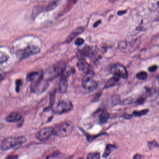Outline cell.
Returning <instances> with one entry per match:
<instances>
[{
  "label": "cell",
  "instance_id": "obj_14",
  "mask_svg": "<svg viewBox=\"0 0 159 159\" xmlns=\"http://www.w3.org/2000/svg\"><path fill=\"white\" fill-rule=\"evenodd\" d=\"M84 31V29L83 28L81 27L77 28L74 29V31L69 35V36L66 38V43H69L71 42L75 37L78 36V35L82 33Z\"/></svg>",
  "mask_w": 159,
  "mask_h": 159
},
{
  "label": "cell",
  "instance_id": "obj_4",
  "mask_svg": "<svg viewBox=\"0 0 159 159\" xmlns=\"http://www.w3.org/2000/svg\"><path fill=\"white\" fill-rule=\"evenodd\" d=\"M73 109L72 103L69 101H59L53 109V112L57 114H63L71 111Z\"/></svg>",
  "mask_w": 159,
  "mask_h": 159
},
{
  "label": "cell",
  "instance_id": "obj_26",
  "mask_svg": "<svg viewBox=\"0 0 159 159\" xmlns=\"http://www.w3.org/2000/svg\"><path fill=\"white\" fill-rule=\"evenodd\" d=\"M8 56L5 54V53L1 52V57H0V62L1 64H2L3 63L6 62L8 60Z\"/></svg>",
  "mask_w": 159,
  "mask_h": 159
},
{
  "label": "cell",
  "instance_id": "obj_3",
  "mask_svg": "<svg viewBox=\"0 0 159 159\" xmlns=\"http://www.w3.org/2000/svg\"><path fill=\"white\" fill-rule=\"evenodd\" d=\"M48 86V82L44 80L43 74H41L38 79L33 81L31 84V91L36 94H41L45 91Z\"/></svg>",
  "mask_w": 159,
  "mask_h": 159
},
{
  "label": "cell",
  "instance_id": "obj_25",
  "mask_svg": "<svg viewBox=\"0 0 159 159\" xmlns=\"http://www.w3.org/2000/svg\"><path fill=\"white\" fill-rule=\"evenodd\" d=\"M137 78L140 80H145L147 77V74L145 71H141L136 75Z\"/></svg>",
  "mask_w": 159,
  "mask_h": 159
},
{
  "label": "cell",
  "instance_id": "obj_19",
  "mask_svg": "<svg viewBox=\"0 0 159 159\" xmlns=\"http://www.w3.org/2000/svg\"><path fill=\"white\" fill-rule=\"evenodd\" d=\"M39 76V72L37 71H33L28 74L26 79L28 81H29V82H33L35 80H36V78Z\"/></svg>",
  "mask_w": 159,
  "mask_h": 159
},
{
  "label": "cell",
  "instance_id": "obj_37",
  "mask_svg": "<svg viewBox=\"0 0 159 159\" xmlns=\"http://www.w3.org/2000/svg\"><path fill=\"white\" fill-rule=\"evenodd\" d=\"M16 158V156H11L10 157H8L7 158V159H15Z\"/></svg>",
  "mask_w": 159,
  "mask_h": 159
},
{
  "label": "cell",
  "instance_id": "obj_33",
  "mask_svg": "<svg viewBox=\"0 0 159 159\" xmlns=\"http://www.w3.org/2000/svg\"><path fill=\"white\" fill-rule=\"evenodd\" d=\"M6 75V72L2 71H1V81H2L3 79H4Z\"/></svg>",
  "mask_w": 159,
  "mask_h": 159
},
{
  "label": "cell",
  "instance_id": "obj_29",
  "mask_svg": "<svg viewBox=\"0 0 159 159\" xmlns=\"http://www.w3.org/2000/svg\"><path fill=\"white\" fill-rule=\"evenodd\" d=\"M84 39L82 38H78L75 40V44L76 45L80 46L81 45L84 43Z\"/></svg>",
  "mask_w": 159,
  "mask_h": 159
},
{
  "label": "cell",
  "instance_id": "obj_31",
  "mask_svg": "<svg viewBox=\"0 0 159 159\" xmlns=\"http://www.w3.org/2000/svg\"><path fill=\"white\" fill-rule=\"evenodd\" d=\"M134 159H144V156L141 154H135L134 156Z\"/></svg>",
  "mask_w": 159,
  "mask_h": 159
},
{
  "label": "cell",
  "instance_id": "obj_20",
  "mask_svg": "<svg viewBox=\"0 0 159 159\" xmlns=\"http://www.w3.org/2000/svg\"><path fill=\"white\" fill-rule=\"evenodd\" d=\"M109 114L108 113V111L107 110L103 111L101 115V118H100L101 121L103 123L107 122V121L109 118Z\"/></svg>",
  "mask_w": 159,
  "mask_h": 159
},
{
  "label": "cell",
  "instance_id": "obj_23",
  "mask_svg": "<svg viewBox=\"0 0 159 159\" xmlns=\"http://www.w3.org/2000/svg\"><path fill=\"white\" fill-rule=\"evenodd\" d=\"M101 155L98 152H94V153H91L87 155L86 159H100Z\"/></svg>",
  "mask_w": 159,
  "mask_h": 159
},
{
  "label": "cell",
  "instance_id": "obj_9",
  "mask_svg": "<svg viewBox=\"0 0 159 159\" xmlns=\"http://www.w3.org/2000/svg\"><path fill=\"white\" fill-rule=\"evenodd\" d=\"M93 54V51L89 46L86 45L78 52V57L79 60L84 59L85 57H90Z\"/></svg>",
  "mask_w": 159,
  "mask_h": 159
},
{
  "label": "cell",
  "instance_id": "obj_2",
  "mask_svg": "<svg viewBox=\"0 0 159 159\" xmlns=\"http://www.w3.org/2000/svg\"><path fill=\"white\" fill-rule=\"evenodd\" d=\"M74 126L71 122L63 123L54 128V134L60 137H67L72 133Z\"/></svg>",
  "mask_w": 159,
  "mask_h": 159
},
{
  "label": "cell",
  "instance_id": "obj_18",
  "mask_svg": "<svg viewBox=\"0 0 159 159\" xmlns=\"http://www.w3.org/2000/svg\"><path fill=\"white\" fill-rule=\"evenodd\" d=\"M115 148H116V147H115L114 145H111V144H108L107 145L103 155V157L104 158H107Z\"/></svg>",
  "mask_w": 159,
  "mask_h": 159
},
{
  "label": "cell",
  "instance_id": "obj_34",
  "mask_svg": "<svg viewBox=\"0 0 159 159\" xmlns=\"http://www.w3.org/2000/svg\"><path fill=\"white\" fill-rule=\"evenodd\" d=\"M126 12H127L126 10H120V11H118L117 14L119 15H121L126 13Z\"/></svg>",
  "mask_w": 159,
  "mask_h": 159
},
{
  "label": "cell",
  "instance_id": "obj_36",
  "mask_svg": "<svg viewBox=\"0 0 159 159\" xmlns=\"http://www.w3.org/2000/svg\"><path fill=\"white\" fill-rule=\"evenodd\" d=\"M101 20H98L95 23H94V25H93V27L95 28L98 26V25L101 23Z\"/></svg>",
  "mask_w": 159,
  "mask_h": 159
},
{
  "label": "cell",
  "instance_id": "obj_28",
  "mask_svg": "<svg viewBox=\"0 0 159 159\" xmlns=\"http://www.w3.org/2000/svg\"><path fill=\"white\" fill-rule=\"evenodd\" d=\"M148 146L149 149H151V150L155 148L156 147H159V144L155 141H150V142H148Z\"/></svg>",
  "mask_w": 159,
  "mask_h": 159
},
{
  "label": "cell",
  "instance_id": "obj_24",
  "mask_svg": "<svg viewBox=\"0 0 159 159\" xmlns=\"http://www.w3.org/2000/svg\"><path fill=\"white\" fill-rule=\"evenodd\" d=\"M57 6V3L56 2H52L51 3H49L46 8V10L47 11H50L55 9Z\"/></svg>",
  "mask_w": 159,
  "mask_h": 159
},
{
  "label": "cell",
  "instance_id": "obj_38",
  "mask_svg": "<svg viewBox=\"0 0 159 159\" xmlns=\"http://www.w3.org/2000/svg\"><path fill=\"white\" fill-rule=\"evenodd\" d=\"M157 4H158V5L159 6V2H158V3H157Z\"/></svg>",
  "mask_w": 159,
  "mask_h": 159
},
{
  "label": "cell",
  "instance_id": "obj_16",
  "mask_svg": "<svg viewBox=\"0 0 159 159\" xmlns=\"http://www.w3.org/2000/svg\"><path fill=\"white\" fill-rule=\"evenodd\" d=\"M147 96L146 98L150 101H154L158 97L159 95V91L155 89H150L147 90Z\"/></svg>",
  "mask_w": 159,
  "mask_h": 159
},
{
  "label": "cell",
  "instance_id": "obj_32",
  "mask_svg": "<svg viewBox=\"0 0 159 159\" xmlns=\"http://www.w3.org/2000/svg\"><path fill=\"white\" fill-rule=\"evenodd\" d=\"M146 99V97L140 98H139V99H138V101H137V102H138L139 104H143V103L145 102Z\"/></svg>",
  "mask_w": 159,
  "mask_h": 159
},
{
  "label": "cell",
  "instance_id": "obj_13",
  "mask_svg": "<svg viewBox=\"0 0 159 159\" xmlns=\"http://www.w3.org/2000/svg\"><path fill=\"white\" fill-rule=\"evenodd\" d=\"M22 119V115L20 113L13 112L7 116L6 121L8 122L15 123L19 121Z\"/></svg>",
  "mask_w": 159,
  "mask_h": 159
},
{
  "label": "cell",
  "instance_id": "obj_21",
  "mask_svg": "<svg viewBox=\"0 0 159 159\" xmlns=\"http://www.w3.org/2000/svg\"><path fill=\"white\" fill-rule=\"evenodd\" d=\"M148 111L149 110L148 109L142 110L139 111H134L133 113V115L134 116L139 117L142 116L147 114L148 113Z\"/></svg>",
  "mask_w": 159,
  "mask_h": 159
},
{
  "label": "cell",
  "instance_id": "obj_5",
  "mask_svg": "<svg viewBox=\"0 0 159 159\" xmlns=\"http://www.w3.org/2000/svg\"><path fill=\"white\" fill-rule=\"evenodd\" d=\"M111 71L114 76H117L121 78H127L128 76V71L125 66L121 64H115L111 66Z\"/></svg>",
  "mask_w": 159,
  "mask_h": 159
},
{
  "label": "cell",
  "instance_id": "obj_1",
  "mask_svg": "<svg viewBox=\"0 0 159 159\" xmlns=\"http://www.w3.org/2000/svg\"><path fill=\"white\" fill-rule=\"evenodd\" d=\"M26 141V138L23 136L8 137L3 140L2 142L1 149L2 151L12 149L25 143Z\"/></svg>",
  "mask_w": 159,
  "mask_h": 159
},
{
  "label": "cell",
  "instance_id": "obj_15",
  "mask_svg": "<svg viewBox=\"0 0 159 159\" xmlns=\"http://www.w3.org/2000/svg\"><path fill=\"white\" fill-rule=\"evenodd\" d=\"M68 88V83L66 77L63 75L60 79L58 84V90L59 92L64 93L66 92Z\"/></svg>",
  "mask_w": 159,
  "mask_h": 159
},
{
  "label": "cell",
  "instance_id": "obj_11",
  "mask_svg": "<svg viewBox=\"0 0 159 159\" xmlns=\"http://www.w3.org/2000/svg\"><path fill=\"white\" fill-rule=\"evenodd\" d=\"M66 68V64L63 62H59L52 67L53 72L55 76H59L63 74L64 71Z\"/></svg>",
  "mask_w": 159,
  "mask_h": 159
},
{
  "label": "cell",
  "instance_id": "obj_12",
  "mask_svg": "<svg viewBox=\"0 0 159 159\" xmlns=\"http://www.w3.org/2000/svg\"><path fill=\"white\" fill-rule=\"evenodd\" d=\"M77 66L80 71H83L85 74L93 70L91 66L87 63L85 59L79 60L77 63Z\"/></svg>",
  "mask_w": 159,
  "mask_h": 159
},
{
  "label": "cell",
  "instance_id": "obj_8",
  "mask_svg": "<svg viewBox=\"0 0 159 159\" xmlns=\"http://www.w3.org/2000/svg\"><path fill=\"white\" fill-rule=\"evenodd\" d=\"M54 128L52 127H46L41 129L36 134V138L41 141H47L54 134Z\"/></svg>",
  "mask_w": 159,
  "mask_h": 159
},
{
  "label": "cell",
  "instance_id": "obj_17",
  "mask_svg": "<svg viewBox=\"0 0 159 159\" xmlns=\"http://www.w3.org/2000/svg\"><path fill=\"white\" fill-rule=\"evenodd\" d=\"M120 78L117 76H114L113 77L109 79L105 84V88H108L114 86L119 82Z\"/></svg>",
  "mask_w": 159,
  "mask_h": 159
},
{
  "label": "cell",
  "instance_id": "obj_39",
  "mask_svg": "<svg viewBox=\"0 0 159 159\" xmlns=\"http://www.w3.org/2000/svg\"><path fill=\"white\" fill-rule=\"evenodd\" d=\"M83 159V158H79V159Z\"/></svg>",
  "mask_w": 159,
  "mask_h": 159
},
{
  "label": "cell",
  "instance_id": "obj_6",
  "mask_svg": "<svg viewBox=\"0 0 159 159\" xmlns=\"http://www.w3.org/2000/svg\"><path fill=\"white\" fill-rule=\"evenodd\" d=\"M40 49L38 46L31 45L23 50L19 51L21 59H25L39 53Z\"/></svg>",
  "mask_w": 159,
  "mask_h": 159
},
{
  "label": "cell",
  "instance_id": "obj_30",
  "mask_svg": "<svg viewBox=\"0 0 159 159\" xmlns=\"http://www.w3.org/2000/svg\"><path fill=\"white\" fill-rule=\"evenodd\" d=\"M157 69H158V66L156 65H152L148 68L149 71L151 72H154V71H156Z\"/></svg>",
  "mask_w": 159,
  "mask_h": 159
},
{
  "label": "cell",
  "instance_id": "obj_22",
  "mask_svg": "<svg viewBox=\"0 0 159 159\" xmlns=\"http://www.w3.org/2000/svg\"><path fill=\"white\" fill-rule=\"evenodd\" d=\"M43 10V8L41 6H37L35 7L33 10L32 13V17L34 18L38 15L41 12H42Z\"/></svg>",
  "mask_w": 159,
  "mask_h": 159
},
{
  "label": "cell",
  "instance_id": "obj_7",
  "mask_svg": "<svg viewBox=\"0 0 159 159\" xmlns=\"http://www.w3.org/2000/svg\"><path fill=\"white\" fill-rule=\"evenodd\" d=\"M82 85L84 89L91 92L96 89L98 83L96 81L92 79L91 77L85 75L82 79Z\"/></svg>",
  "mask_w": 159,
  "mask_h": 159
},
{
  "label": "cell",
  "instance_id": "obj_40",
  "mask_svg": "<svg viewBox=\"0 0 159 159\" xmlns=\"http://www.w3.org/2000/svg\"><path fill=\"white\" fill-rule=\"evenodd\" d=\"M158 104H159V102H158Z\"/></svg>",
  "mask_w": 159,
  "mask_h": 159
},
{
  "label": "cell",
  "instance_id": "obj_35",
  "mask_svg": "<svg viewBox=\"0 0 159 159\" xmlns=\"http://www.w3.org/2000/svg\"><path fill=\"white\" fill-rule=\"evenodd\" d=\"M124 118H125V119H131L132 118V115L128 114H125L124 115Z\"/></svg>",
  "mask_w": 159,
  "mask_h": 159
},
{
  "label": "cell",
  "instance_id": "obj_27",
  "mask_svg": "<svg viewBox=\"0 0 159 159\" xmlns=\"http://www.w3.org/2000/svg\"><path fill=\"white\" fill-rule=\"evenodd\" d=\"M15 91L16 92H19L20 91V87H21L22 85V82L21 79H17L16 80L15 82Z\"/></svg>",
  "mask_w": 159,
  "mask_h": 159
},
{
  "label": "cell",
  "instance_id": "obj_10",
  "mask_svg": "<svg viewBox=\"0 0 159 159\" xmlns=\"http://www.w3.org/2000/svg\"><path fill=\"white\" fill-rule=\"evenodd\" d=\"M136 45L133 42H121L119 44V48L121 51L126 52H132L136 49Z\"/></svg>",
  "mask_w": 159,
  "mask_h": 159
}]
</instances>
